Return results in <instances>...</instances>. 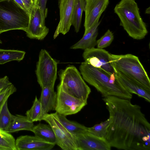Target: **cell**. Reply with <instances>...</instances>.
<instances>
[{
	"mask_svg": "<svg viewBox=\"0 0 150 150\" xmlns=\"http://www.w3.org/2000/svg\"><path fill=\"white\" fill-rule=\"evenodd\" d=\"M109 111L105 139L111 147L126 150H150V124L139 105L114 96L103 99Z\"/></svg>",
	"mask_w": 150,
	"mask_h": 150,
	"instance_id": "cell-1",
	"label": "cell"
},
{
	"mask_svg": "<svg viewBox=\"0 0 150 150\" xmlns=\"http://www.w3.org/2000/svg\"><path fill=\"white\" fill-rule=\"evenodd\" d=\"M79 69L83 79L94 87L103 97L114 96L129 99L132 98V94L123 87L115 74H109L84 61L81 63Z\"/></svg>",
	"mask_w": 150,
	"mask_h": 150,
	"instance_id": "cell-2",
	"label": "cell"
},
{
	"mask_svg": "<svg viewBox=\"0 0 150 150\" xmlns=\"http://www.w3.org/2000/svg\"><path fill=\"white\" fill-rule=\"evenodd\" d=\"M114 11L120 20V25L130 37L137 40L145 38L148 32L135 0H121Z\"/></svg>",
	"mask_w": 150,
	"mask_h": 150,
	"instance_id": "cell-3",
	"label": "cell"
},
{
	"mask_svg": "<svg viewBox=\"0 0 150 150\" xmlns=\"http://www.w3.org/2000/svg\"><path fill=\"white\" fill-rule=\"evenodd\" d=\"M30 14L14 0H0V34L9 30L26 31Z\"/></svg>",
	"mask_w": 150,
	"mask_h": 150,
	"instance_id": "cell-4",
	"label": "cell"
},
{
	"mask_svg": "<svg viewBox=\"0 0 150 150\" xmlns=\"http://www.w3.org/2000/svg\"><path fill=\"white\" fill-rule=\"evenodd\" d=\"M111 64L115 72L129 77L150 90V80L139 58L131 54H110Z\"/></svg>",
	"mask_w": 150,
	"mask_h": 150,
	"instance_id": "cell-5",
	"label": "cell"
},
{
	"mask_svg": "<svg viewBox=\"0 0 150 150\" xmlns=\"http://www.w3.org/2000/svg\"><path fill=\"white\" fill-rule=\"evenodd\" d=\"M63 89L69 94L87 101L91 92L90 87L82 78L81 73L74 66H69L58 72Z\"/></svg>",
	"mask_w": 150,
	"mask_h": 150,
	"instance_id": "cell-6",
	"label": "cell"
},
{
	"mask_svg": "<svg viewBox=\"0 0 150 150\" xmlns=\"http://www.w3.org/2000/svg\"><path fill=\"white\" fill-rule=\"evenodd\" d=\"M57 62L46 50H40L35 71L38 82L41 88L54 87L57 78Z\"/></svg>",
	"mask_w": 150,
	"mask_h": 150,
	"instance_id": "cell-7",
	"label": "cell"
},
{
	"mask_svg": "<svg viewBox=\"0 0 150 150\" xmlns=\"http://www.w3.org/2000/svg\"><path fill=\"white\" fill-rule=\"evenodd\" d=\"M42 120L46 122L52 127L56 137V144L64 150H78L75 136L62 124L56 112L47 114Z\"/></svg>",
	"mask_w": 150,
	"mask_h": 150,
	"instance_id": "cell-8",
	"label": "cell"
},
{
	"mask_svg": "<svg viewBox=\"0 0 150 150\" xmlns=\"http://www.w3.org/2000/svg\"><path fill=\"white\" fill-rule=\"evenodd\" d=\"M87 104V101L74 97L66 92L59 84L57 86L56 107L58 114L65 116L76 114Z\"/></svg>",
	"mask_w": 150,
	"mask_h": 150,
	"instance_id": "cell-9",
	"label": "cell"
},
{
	"mask_svg": "<svg viewBox=\"0 0 150 150\" xmlns=\"http://www.w3.org/2000/svg\"><path fill=\"white\" fill-rule=\"evenodd\" d=\"M110 54L103 49L95 47L84 50L82 56L84 62L110 74H115L111 64Z\"/></svg>",
	"mask_w": 150,
	"mask_h": 150,
	"instance_id": "cell-10",
	"label": "cell"
},
{
	"mask_svg": "<svg viewBox=\"0 0 150 150\" xmlns=\"http://www.w3.org/2000/svg\"><path fill=\"white\" fill-rule=\"evenodd\" d=\"M45 20L40 9L37 4L30 14L28 28L25 31L27 36L32 39H44L49 32L48 28L45 25Z\"/></svg>",
	"mask_w": 150,
	"mask_h": 150,
	"instance_id": "cell-11",
	"label": "cell"
},
{
	"mask_svg": "<svg viewBox=\"0 0 150 150\" xmlns=\"http://www.w3.org/2000/svg\"><path fill=\"white\" fill-rule=\"evenodd\" d=\"M109 1V0H86L84 11V34L99 21V18L108 6Z\"/></svg>",
	"mask_w": 150,
	"mask_h": 150,
	"instance_id": "cell-12",
	"label": "cell"
},
{
	"mask_svg": "<svg viewBox=\"0 0 150 150\" xmlns=\"http://www.w3.org/2000/svg\"><path fill=\"white\" fill-rule=\"evenodd\" d=\"M76 0H59L60 20L54 35L56 38L60 33L64 35L72 25L71 19Z\"/></svg>",
	"mask_w": 150,
	"mask_h": 150,
	"instance_id": "cell-13",
	"label": "cell"
},
{
	"mask_svg": "<svg viewBox=\"0 0 150 150\" xmlns=\"http://www.w3.org/2000/svg\"><path fill=\"white\" fill-rule=\"evenodd\" d=\"M78 150H110L111 147L104 138L96 136L87 131L75 136Z\"/></svg>",
	"mask_w": 150,
	"mask_h": 150,
	"instance_id": "cell-14",
	"label": "cell"
},
{
	"mask_svg": "<svg viewBox=\"0 0 150 150\" xmlns=\"http://www.w3.org/2000/svg\"><path fill=\"white\" fill-rule=\"evenodd\" d=\"M55 144L46 142L35 136H21L15 140L16 150H50Z\"/></svg>",
	"mask_w": 150,
	"mask_h": 150,
	"instance_id": "cell-15",
	"label": "cell"
},
{
	"mask_svg": "<svg viewBox=\"0 0 150 150\" xmlns=\"http://www.w3.org/2000/svg\"><path fill=\"white\" fill-rule=\"evenodd\" d=\"M115 76L120 83L129 92L134 94L150 102V90L135 80L122 74L115 72Z\"/></svg>",
	"mask_w": 150,
	"mask_h": 150,
	"instance_id": "cell-16",
	"label": "cell"
},
{
	"mask_svg": "<svg viewBox=\"0 0 150 150\" xmlns=\"http://www.w3.org/2000/svg\"><path fill=\"white\" fill-rule=\"evenodd\" d=\"M54 87L46 86L42 88L40 99L41 111L39 121L42 120L44 116L48 112L54 110L56 107L57 93L54 91Z\"/></svg>",
	"mask_w": 150,
	"mask_h": 150,
	"instance_id": "cell-17",
	"label": "cell"
},
{
	"mask_svg": "<svg viewBox=\"0 0 150 150\" xmlns=\"http://www.w3.org/2000/svg\"><path fill=\"white\" fill-rule=\"evenodd\" d=\"M101 21L93 25L78 42L73 45L70 48L73 49H87L95 47L96 45V38L98 35V27Z\"/></svg>",
	"mask_w": 150,
	"mask_h": 150,
	"instance_id": "cell-18",
	"label": "cell"
},
{
	"mask_svg": "<svg viewBox=\"0 0 150 150\" xmlns=\"http://www.w3.org/2000/svg\"><path fill=\"white\" fill-rule=\"evenodd\" d=\"M34 126L33 122L26 116L13 115L11 122L6 132L10 133L22 130L32 131Z\"/></svg>",
	"mask_w": 150,
	"mask_h": 150,
	"instance_id": "cell-19",
	"label": "cell"
},
{
	"mask_svg": "<svg viewBox=\"0 0 150 150\" xmlns=\"http://www.w3.org/2000/svg\"><path fill=\"white\" fill-rule=\"evenodd\" d=\"M32 132L34 133L35 136L40 139L46 142L55 144V135L53 129L49 124L39 123L34 126Z\"/></svg>",
	"mask_w": 150,
	"mask_h": 150,
	"instance_id": "cell-20",
	"label": "cell"
},
{
	"mask_svg": "<svg viewBox=\"0 0 150 150\" xmlns=\"http://www.w3.org/2000/svg\"><path fill=\"white\" fill-rule=\"evenodd\" d=\"M86 0H76L71 19V25L78 33L81 26L82 13L84 11Z\"/></svg>",
	"mask_w": 150,
	"mask_h": 150,
	"instance_id": "cell-21",
	"label": "cell"
},
{
	"mask_svg": "<svg viewBox=\"0 0 150 150\" xmlns=\"http://www.w3.org/2000/svg\"><path fill=\"white\" fill-rule=\"evenodd\" d=\"M57 115L60 122L63 126L68 131L74 136L88 130V127L77 122L68 120L65 116L58 114Z\"/></svg>",
	"mask_w": 150,
	"mask_h": 150,
	"instance_id": "cell-22",
	"label": "cell"
},
{
	"mask_svg": "<svg viewBox=\"0 0 150 150\" xmlns=\"http://www.w3.org/2000/svg\"><path fill=\"white\" fill-rule=\"evenodd\" d=\"M25 52L17 50L0 49V64L12 61L19 62L24 58Z\"/></svg>",
	"mask_w": 150,
	"mask_h": 150,
	"instance_id": "cell-23",
	"label": "cell"
},
{
	"mask_svg": "<svg viewBox=\"0 0 150 150\" xmlns=\"http://www.w3.org/2000/svg\"><path fill=\"white\" fill-rule=\"evenodd\" d=\"M0 148L2 150H16L14 138L9 133L0 128Z\"/></svg>",
	"mask_w": 150,
	"mask_h": 150,
	"instance_id": "cell-24",
	"label": "cell"
},
{
	"mask_svg": "<svg viewBox=\"0 0 150 150\" xmlns=\"http://www.w3.org/2000/svg\"><path fill=\"white\" fill-rule=\"evenodd\" d=\"M13 115L8 108L7 100L6 101L0 112V128L6 131L11 122Z\"/></svg>",
	"mask_w": 150,
	"mask_h": 150,
	"instance_id": "cell-25",
	"label": "cell"
},
{
	"mask_svg": "<svg viewBox=\"0 0 150 150\" xmlns=\"http://www.w3.org/2000/svg\"><path fill=\"white\" fill-rule=\"evenodd\" d=\"M41 111V103L36 96L32 106L26 111L25 114L26 116L33 122L39 121Z\"/></svg>",
	"mask_w": 150,
	"mask_h": 150,
	"instance_id": "cell-26",
	"label": "cell"
},
{
	"mask_svg": "<svg viewBox=\"0 0 150 150\" xmlns=\"http://www.w3.org/2000/svg\"><path fill=\"white\" fill-rule=\"evenodd\" d=\"M109 121L108 118L106 120L96 124L92 127H88L87 131L96 136L105 139Z\"/></svg>",
	"mask_w": 150,
	"mask_h": 150,
	"instance_id": "cell-27",
	"label": "cell"
},
{
	"mask_svg": "<svg viewBox=\"0 0 150 150\" xmlns=\"http://www.w3.org/2000/svg\"><path fill=\"white\" fill-rule=\"evenodd\" d=\"M114 38L112 32L110 30H108L101 38L97 40V48L103 49L108 47L112 42Z\"/></svg>",
	"mask_w": 150,
	"mask_h": 150,
	"instance_id": "cell-28",
	"label": "cell"
},
{
	"mask_svg": "<svg viewBox=\"0 0 150 150\" xmlns=\"http://www.w3.org/2000/svg\"><path fill=\"white\" fill-rule=\"evenodd\" d=\"M16 91V88L12 84L0 91V112L4 104L8 100L9 97Z\"/></svg>",
	"mask_w": 150,
	"mask_h": 150,
	"instance_id": "cell-29",
	"label": "cell"
},
{
	"mask_svg": "<svg viewBox=\"0 0 150 150\" xmlns=\"http://www.w3.org/2000/svg\"><path fill=\"white\" fill-rule=\"evenodd\" d=\"M47 1V0H38L37 5L40 7L45 19L47 14V9L46 6Z\"/></svg>",
	"mask_w": 150,
	"mask_h": 150,
	"instance_id": "cell-30",
	"label": "cell"
},
{
	"mask_svg": "<svg viewBox=\"0 0 150 150\" xmlns=\"http://www.w3.org/2000/svg\"><path fill=\"white\" fill-rule=\"evenodd\" d=\"M30 13L34 7L37 4L38 0H22Z\"/></svg>",
	"mask_w": 150,
	"mask_h": 150,
	"instance_id": "cell-31",
	"label": "cell"
},
{
	"mask_svg": "<svg viewBox=\"0 0 150 150\" xmlns=\"http://www.w3.org/2000/svg\"><path fill=\"white\" fill-rule=\"evenodd\" d=\"M12 83L9 80L8 77L5 76L0 79V91L11 84Z\"/></svg>",
	"mask_w": 150,
	"mask_h": 150,
	"instance_id": "cell-32",
	"label": "cell"
},
{
	"mask_svg": "<svg viewBox=\"0 0 150 150\" xmlns=\"http://www.w3.org/2000/svg\"><path fill=\"white\" fill-rule=\"evenodd\" d=\"M23 9L26 11L29 14L28 9L22 0H14Z\"/></svg>",
	"mask_w": 150,
	"mask_h": 150,
	"instance_id": "cell-33",
	"label": "cell"
},
{
	"mask_svg": "<svg viewBox=\"0 0 150 150\" xmlns=\"http://www.w3.org/2000/svg\"><path fill=\"white\" fill-rule=\"evenodd\" d=\"M145 13L150 14V7H149L148 8L146 9L145 11Z\"/></svg>",
	"mask_w": 150,
	"mask_h": 150,
	"instance_id": "cell-34",
	"label": "cell"
},
{
	"mask_svg": "<svg viewBox=\"0 0 150 150\" xmlns=\"http://www.w3.org/2000/svg\"><path fill=\"white\" fill-rule=\"evenodd\" d=\"M2 43V42L1 41V39H0V44H1Z\"/></svg>",
	"mask_w": 150,
	"mask_h": 150,
	"instance_id": "cell-35",
	"label": "cell"
},
{
	"mask_svg": "<svg viewBox=\"0 0 150 150\" xmlns=\"http://www.w3.org/2000/svg\"><path fill=\"white\" fill-rule=\"evenodd\" d=\"M0 150H2V149H1V148H0Z\"/></svg>",
	"mask_w": 150,
	"mask_h": 150,
	"instance_id": "cell-36",
	"label": "cell"
}]
</instances>
